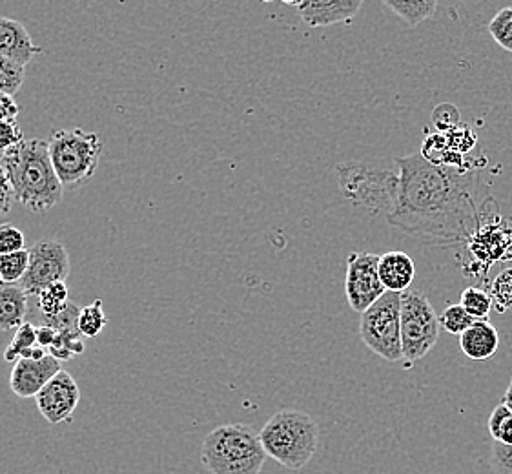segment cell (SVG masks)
<instances>
[{"mask_svg":"<svg viewBox=\"0 0 512 474\" xmlns=\"http://www.w3.org/2000/svg\"><path fill=\"white\" fill-rule=\"evenodd\" d=\"M396 163L400 190L387 216L390 227L429 247L467 243L482 217L480 177L472 170L432 165L421 154L398 157Z\"/></svg>","mask_w":512,"mask_h":474,"instance_id":"cell-1","label":"cell"},{"mask_svg":"<svg viewBox=\"0 0 512 474\" xmlns=\"http://www.w3.org/2000/svg\"><path fill=\"white\" fill-rule=\"evenodd\" d=\"M15 201L33 214H46L62 201L64 186L53 168L48 141L30 139L13 146L2 157Z\"/></svg>","mask_w":512,"mask_h":474,"instance_id":"cell-2","label":"cell"},{"mask_svg":"<svg viewBox=\"0 0 512 474\" xmlns=\"http://www.w3.org/2000/svg\"><path fill=\"white\" fill-rule=\"evenodd\" d=\"M268 456L259 433L245 423H225L201 445V464L210 474H259Z\"/></svg>","mask_w":512,"mask_h":474,"instance_id":"cell-3","label":"cell"},{"mask_svg":"<svg viewBox=\"0 0 512 474\" xmlns=\"http://www.w3.org/2000/svg\"><path fill=\"white\" fill-rule=\"evenodd\" d=\"M259 440L268 458L290 471H299L318 451V423L303 411L283 409L263 425Z\"/></svg>","mask_w":512,"mask_h":474,"instance_id":"cell-4","label":"cell"},{"mask_svg":"<svg viewBox=\"0 0 512 474\" xmlns=\"http://www.w3.org/2000/svg\"><path fill=\"white\" fill-rule=\"evenodd\" d=\"M48 148L53 168L64 188H79L90 181L103 154L99 135L82 128L53 132Z\"/></svg>","mask_w":512,"mask_h":474,"instance_id":"cell-5","label":"cell"},{"mask_svg":"<svg viewBox=\"0 0 512 474\" xmlns=\"http://www.w3.org/2000/svg\"><path fill=\"white\" fill-rule=\"evenodd\" d=\"M338 172L341 194L354 207L367 208L374 214L385 216L396 207L400 190L398 174L361 163L338 166Z\"/></svg>","mask_w":512,"mask_h":474,"instance_id":"cell-6","label":"cell"},{"mask_svg":"<svg viewBox=\"0 0 512 474\" xmlns=\"http://www.w3.org/2000/svg\"><path fill=\"white\" fill-rule=\"evenodd\" d=\"M359 336L367 349L389 363L403 361L401 347V294L385 292L361 314Z\"/></svg>","mask_w":512,"mask_h":474,"instance_id":"cell-7","label":"cell"},{"mask_svg":"<svg viewBox=\"0 0 512 474\" xmlns=\"http://www.w3.org/2000/svg\"><path fill=\"white\" fill-rule=\"evenodd\" d=\"M440 316L423 292L401 294V347L403 361L412 365L425 358L440 338Z\"/></svg>","mask_w":512,"mask_h":474,"instance_id":"cell-8","label":"cell"},{"mask_svg":"<svg viewBox=\"0 0 512 474\" xmlns=\"http://www.w3.org/2000/svg\"><path fill=\"white\" fill-rule=\"evenodd\" d=\"M68 276H70L68 250L59 241L44 239L30 248V265L19 287L28 296L35 298L53 283H61V281L66 283Z\"/></svg>","mask_w":512,"mask_h":474,"instance_id":"cell-9","label":"cell"},{"mask_svg":"<svg viewBox=\"0 0 512 474\" xmlns=\"http://www.w3.org/2000/svg\"><path fill=\"white\" fill-rule=\"evenodd\" d=\"M378 265L379 256L370 252H354L347 259L345 292L354 312H367L387 292L379 279Z\"/></svg>","mask_w":512,"mask_h":474,"instance_id":"cell-10","label":"cell"},{"mask_svg":"<svg viewBox=\"0 0 512 474\" xmlns=\"http://www.w3.org/2000/svg\"><path fill=\"white\" fill-rule=\"evenodd\" d=\"M35 400L42 418L52 425H59L72 420L73 413L81 402V391L72 376L61 371L37 394Z\"/></svg>","mask_w":512,"mask_h":474,"instance_id":"cell-11","label":"cell"},{"mask_svg":"<svg viewBox=\"0 0 512 474\" xmlns=\"http://www.w3.org/2000/svg\"><path fill=\"white\" fill-rule=\"evenodd\" d=\"M61 371V361L52 354L44 360H19L11 371V392L19 398H37V394Z\"/></svg>","mask_w":512,"mask_h":474,"instance_id":"cell-12","label":"cell"},{"mask_svg":"<svg viewBox=\"0 0 512 474\" xmlns=\"http://www.w3.org/2000/svg\"><path fill=\"white\" fill-rule=\"evenodd\" d=\"M485 203H483L478 228L474 230V234L467 243L471 245V254L491 267L498 259L505 258V250L511 248L512 232L503 230L502 217H496V221H487Z\"/></svg>","mask_w":512,"mask_h":474,"instance_id":"cell-13","label":"cell"},{"mask_svg":"<svg viewBox=\"0 0 512 474\" xmlns=\"http://www.w3.org/2000/svg\"><path fill=\"white\" fill-rule=\"evenodd\" d=\"M296 8L310 28H327L339 22H349L358 15L361 0H325V2H287Z\"/></svg>","mask_w":512,"mask_h":474,"instance_id":"cell-14","label":"cell"},{"mask_svg":"<svg viewBox=\"0 0 512 474\" xmlns=\"http://www.w3.org/2000/svg\"><path fill=\"white\" fill-rule=\"evenodd\" d=\"M39 52L41 48L33 44L30 33L21 22L0 17V57H6L26 68L35 53Z\"/></svg>","mask_w":512,"mask_h":474,"instance_id":"cell-15","label":"cell"},{"mask_svg":"<svg viewBox=\"0 0 512 474\" xmlns=\"http://www.w3.org/2000/svg\"><path fill=\"white\" fill-rule=\"evenodd\" d=\"M379 279L387 292L403 294L409 290L416 278V265L409 254L400 250H390L379 256Z\"/></svg>","mask_w":512,"mask_h":474,"instance_id":"cell-16","label":"cell"},{"mask_svg":"<svg viewBox=\"0 0 512 474\" xmlns=\"http://www.w3.org/2000/svg\"><path fill=\"white\" fill-rule=\"evenodd\" d=\"M461 351L471 360H489L500 347V334L489 320H476L460 336Z\"/></svg>","mask_w":512,"mask_h":474,"instance_id":"cell-17","label":"cell"},{"mask_svg":"<svg viewBox=\"0 0 512 474\" xmlns=\"http://www.w3.org/2000/svg\"><path fill=\"white\" fill-rule=\"evenodd\" d=\"M30 310V296L19 285H0V332L21 329Z\"/></svg>","mask_w":512,"mask_h":474,"instance_id":"cell-18","label":"cell"},{"mask_svg":"<svg viewBox=\"0 0 512 474\" xmlns=\"http://www.w3.org/2000/svg\"><path fill=\"white\" fill-rule=\"evenodd\" d=\"M385 8L394 11L409 26H420L421 22L429 21L438 10L436 0H416V2H394L385 0Z\"/></svg>","mask_w":512,"mask_h":474,"instance_id":"cell-19","label":"cell"},{"mask_svg":"<svg viewBox=\"0 0 512 474\" xmlns=\"http://www.w3.org/2000/svg\"><path fill=\"white\" fill-rule=\"evenodd\" d=\"M37 299V307L42 320H50L61 316L64 310L70 307V299H68V287L66 283H53L48 289L42 290Z\"/></svg>","mask_w":512,"mask_h":474,"instance_id":"cell-20","label":"cell"},{"mask_svg":"<svg viewBox=\"0 0 512 474\" xmlns=\"http://www.w3.org/2000/svg\"><path fill=\"white\" fill-rule=\"evenodd\" d=\"M30 265V250H21L0 256V281L2 285H17L28 272Z\"/></svg>","mask_w":512,"mask_h":474,"instance_id":"cell-21","label":"cell"},{"mask_svg":"<svg viewBox=\"0 0 512 474\" xmlns=\"http://www.w3.org/2000/svg\"><path fill=\"white\" fill-rule=\"evenodd\" d=\"M461 307L471 314L474 320H489L494 301L491 292L480 287H469L461 292Z\"/></svg>","mask_w":512,"mask_h":474,"instance_id":"cell-22","label":"cell"},{"mask_svg":"<svg viewBox=\"0 0 512 474\" xmlns=\"http://www.w3.org/2000/svg\"><path fill=\"white\" fill-rule=\"evenodd\" d=\"M108 323V318L104 314L103 301L95 299L92 305L84 307L79 314V332L84 338H97Z\"/></svg>","mask_w":512,"mask_h":474,"instance_id":"cell-23","label":"cell"},{"mask_svg":"<svg viewBox=\"0 0 512 474\" xmlns=\"http://www.w3.org/2000/svg\"><path fill=\"white\" fill-rule=\"evenodd\" d=\"M33 347H37V327L26 321L21 329L15 332L8 349L4 351V360L15 365L17 361L22 360L24 352L30 351Z\"/></svg>","mask_w":512,"mask_h":474,"instance_id":"cell-24","label":"cell"},{"mask_svg":"<svg viewBox=\"0 0 512 474\" xmlns=\"http://www.w3.org/2000/svg\"><path fill=\"white\" fill-rule=\"evenodd\" d=\"M489 433L494 442L503 445H512V411L507 405H496L492 411L491 418L487 422Z\"/></svg>","mask_w":512,"mask_h":474,"instance_id":"cell-25","label":"cell"},{"mask_svg":"<svg viewBox=\"0 0 512 474\" xmlns=\"http://www.w3.org/2000/svg\"><path fill=\"white\" fill-rule=\"evenodd\" d=\"M24 77H26L24 66L6 57H0V93H6L10 97L17 95L24 83Z\"/></svg>","mask_w":512,"mask_h":474,"instance_id":"cell-26","label":"cell"},{"mask_svg":"<svg viewBox=\"0 0 512 474\" xmlns=\"http://www.w3.org/2000/svg\"><path fill=\"white\" fill-rule=\"evenodd\" d=\"M489 33L500 48L512 52V6L503 8L492 17V21L489 22Z\"/></svg>","mask_w":512,"mask_h":474,"instance_id":"cell-27","label":"cell"},{"mask_svg":"<svg viewBox=\"0 0 512 474\" xmlns=\"http://www.w3.org/2000/svg\"><path fill=\"white\" fill-rule=\"evenodd\" d=\"M474 318L461 305H451L440 316L441 329L447 330L449 334L461 336L465 330L471 329L474 325Z\"/></svg>","mask_w":512,"mask_h":474,"instance_id":"cell-28","label":"cell"},{"mask_svg":"<svg viewBox=\"0 0 512 474\" xmlns=\"http://www.w3.org/2000/svg\"><path fill=\"white\" fill-rule=\"evenodd\" d=\"M491 296L498 312L512 310V267L502 270L492 281Z\"/></svg>","mask_w":512,"mask_h":474,"instance_id":"cell-29","label":"cell"},{"mask_svg":"<svg viewBox=\"0 0 512 474\" xmlns=\"http://www.w3.org/2000/svg\"><path fill=\"white\" fill-rule=\"evenodd\" d=\"M445 137H447V143L451 146L452 152L463 155V157L472 152V148L478 141V135L467 124H458L456 128L445 132Z\"/></svg>","mask_w":512,"mask_h":474,"instance_id":"cell-30","label":"cell"},{"mask_svg":"<svg viewBox=\"0 0 512 474\" xmlns=\"http://www.w3.org/2000/svg\"><path fill=\"white\" fill-rule=\"evenodd\" d=\"M24 250V234L13 225H0V256Z\"/></svg>","mask_w":512,"mask_h":474,"instance_id":"cell-31","label":"cell"},{"mask_svg":"<svg viewBox=\"0 0 512 474\" xmlns=\"http://www.w3.org/2000/svg\"><path fill=\"white\" fill-rule=\"evenodd\" d=\"M491 467L494 474H512V445L492 444Z\"/></svg>","mask_w":512,"mask_h":474,"instance_id":"cell-32","label":"cell"},{"mask_svg":"<svg viewBox=\"0 0 512 474\" xmlns=\"http://www.w3.org/2000/svg\"><path fill=\"white\" fill-rule=\"evenodd\" d=\"M22 141L24 134L19 124L0 121V154L8 152L13 146L21 145Z\"/></svg>","mask_w":512,"mask_h":474,"instance_id":"cell-33","label":"cell"},{"mask_svg":"<svg viewBox=\"0 0 512 474\" xmlns=\"http://www.w3.org/2000/svg\"><path fill=\"white\" fill-rule=\"evenodd\" d=\"M13 203H15V194H13L10 179H8L4 168L0 165V217L10 214Z\"/></svg>","mask_w":512,"mask_h":474,"instance_id":"cell-34","label":"cell"},{"mask_svg":"<svg viewBox=\"0 0 512 474\" xmlns=\"http://www.w3.org/2000/svg\"><path fill=\"white\" fill-rule=\"evenodd\" d=\"M17 115H19V104L15 103V99L0 93V121H8V123H17Z\"/></svg>","mask_w":512,"mask_h":474,"instance_id":"cell-35","label":"cell"},{"mask_svg":"<svg viewBox=\"0 0 512 474\" xmlns=\"http://www.w3.org/2000/svg\"><path fill=\"white\" fill-rule=\"evenodd\" d=\"M55 340H57V330L53 329V327H48V325H39L37 327V345L39 347L50 352V349L55 345Z\"/></svg>","mask_w":512,"mask_h":474,"instance_id":"cell-36","label":"cell"},{"mask_svg":"<svg viewBox=\"0 0 512 474\" xmlns=\"http://www.w3.org/2000/svg\"><path fill=\"white\" fill-rule=\"evenodd\" d=\"M502 403L503 405H507L512 411V380L511 383H509V387H507V391L503 394Z\"/></svg>","mask_w":512,"mask_h":474,"instance_id":"cell-37","label":"cell"},{"mask_svg":"<svg viewBox=\"0 0 512 474\" xmlns=\"http://www.w3.org/2000/svg\"><path fill=\"white\" fill-rule=\"evenodd\" d=\"M2 157H4V154H0V163H2Z\"/></svg>","mask_w":512,"mask_h":474,"instance_id":"cell-38","label":"cell"},{"mask_svg":"<svg viewBox=\"0 0 512 474\" xmlns=\"http://www.w3.org/2000/svg\"><path fill=\"white\" fill-rule=\"evenodd\" d=\"M0 283H2V281H0Z\"/></svg>","mask_w":512,"mask_h":474,"instance_id":"cell-39","label":"cell"}]
</instances>
